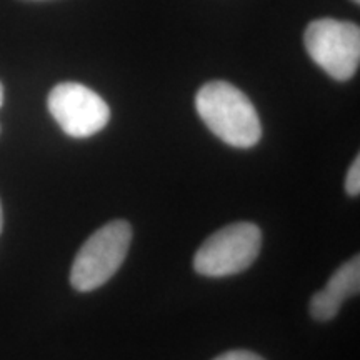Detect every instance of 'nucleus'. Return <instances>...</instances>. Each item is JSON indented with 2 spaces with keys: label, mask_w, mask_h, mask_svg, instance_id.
I'll use <instances>...</instances> for the list:
<instances>
[{
  "label": "nucleus",
  "mask_w": 360,
  "mask_h": 360,
  "mask_svg": "<svg viewBox=\"0 0 360 360\" xmlns=\"http://www.w3.org/2000/svg\"><path fill=\"white\" fill-rule=\"evenodd\" d=\"M195 107L207 127L229 146L250 148L262 137L254 103L232 84L224 80L205 84L197 92Z\"/></svg>",
  "instance_id": "obj_1"
},
{
  "label": "nucleus",
  "mask_w": 360,
  "mask_h": 360,
  "mask_svg": "<svg viewBox=\"0 0 360 360\" xmlns=\"http://www.w3.org/2000/svg\"><path fill=\"white\" fill-rule=\"evenodd\" d=\"M130 240L132 227L125 220H112L94 232L72 264V287L90 292L109 282L127 257Z\"/></svg>",
  "instance_id": "obj_2"
},
{
  "label": "nucleus",
  "mask_w": 360,
  "mask_h": 360,
  "mask_svg": "<svg viewBox=\"0 0 360 360\" xmlns=\"http://www.w3.org/2000/svg\"><path fill=\"white\" fill-rule=\"evenodd\" d=\"M262 232L255 224H231L212 233L193 257V269L205 277H229L244 272L257 259Z\"/></svg>",
  "instance_id": "obj_3"
},
{
  "label": "nucleus",
  "mask_w": 360,
  "mask_h": 360,
  "mask_svg": "<svg viewBox=\"0 0 360 360\" xmlns=\"http://www.w3.org/2000/svg\"><path fill=\"white\" fill-rule=\"evenodd\" d=\"M309 56L332 79H352L360 62V29L352 22L319 19L304 35Z\"/></svg>",
  "instance_id": "obj_4"
},
{
  "label": "nucleus",
  "mask_w": 360,
  "mask_h": 360,
  "mask_svg": "<svg viewBox=\"0 0 360 360\" xmlns=\"http://www.w3.org/2000/svg\"><path fill=\"white\" fill-rule=\"evenodd\" d=\"M47 107L53 120L69 137L87 139L109 124L107 102L79 82H62L51 90Z\"/></svg>",
  "instance_id": "obj_5"
},
{
  "label": "nucleus",
  "mask_w": 360,
  "mask_h": 360,
  "mask_svg": "<svg viewBox=\"0 0 360 360\" xmlns=\"http://www.w3.org/2000/svg\"><path fill=\"white\" fill-rule=\"evenodd\" d=\"M360 290V259L354 255L328 278L326 289L312 295L310 299V315L315 321H332L350 295H357Z\"/></svg>",
  "instance_id": "obj_6"
},
{
  "label": "nucleus",
  "mask_w": 360,
  "mask_h": 360,
  "mask_svg": "<svg viewBox=\"0 0 360 360\" xmlns=\"http://www.w3.org/2000/svg\"><path fill=\"white\" fill-rule=\"evenodd\" d=\"M345 191L349 195L357 197L360 193V159L355 157L354 164L350 165L347 177H345Z\"/></svg>",
  "instance_id": "obj_7"
},
{
  "label": "nucleus",
  "mask_w": 360,
  "mask_h": 360,
  "mask_svg": "<svg viewBox=\"0 0 360 360\" xmlns=\"http://www.w3.org/2000/svg\"><path fill=\"white\" fill-rule=\"evenodd\" d=\"M214 360H265L260 355L250 352V350H229V352L220 354Z\"/></svg>",
  "instance_id": "obj_8"
},
{
  "label": "nucleus",
  "mask_w": 360,
  "mask_h": 360,
  "mask_svg": "<svg viewBox=\"0 0 360 360\" xmlns=\"http://www.w3.org/2000/svg\"><path fill=\"white\" fill-rule=\"evenodd\" d=\"M4 227V212H2V204H0V232H2Z\"/></svg>",
  "instance_id": "obj_9"
},
{
  "label": "nucleus",
  "mask_w": 360,
  "mask_h": 360,
  "mask_svg": "<svg viewBox=\"0 0 360 360\" xmlns=\"http://www.w3.org/2000/svg\"><path fill=\"white\" fill-rule=\"evenodd\" d=\"M2 103H4V85L0 84V107H2Z\"/></svg>",
  "instance_id": "obj_10"
},
{
  "label": "nucleus",
  "mask_w": 360,
  "mask_h": 360,
  "mask_svg": "<svg viewBox=\"0 0 360 360\" xmlns=\"http://www.w3.org/2000/svg\"><path fill=\"white\" fill-rule=\"evenodd\" d=\"M354 2H355V4H359V2H360V0H354Z\"/></svg>",
  "instance_id": "obj_11"
}]
</instances>
